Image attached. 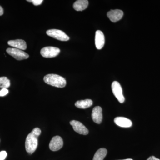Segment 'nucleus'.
I'll list each match as a JSON object with an SVG mask.
<instances>
[{"mask_svg": "<svg viewBox=\"0 0 160 160\" xmlns=\"http://www.w3.org/2000/svg\"><path fill=\"white\" fill-rule=\"evenodd\" d=\"M92 104H93V102L92 100L87 99L78 101L75 103V105L78 108L85 109L92 106Z\"/></svg>", "mask_w": 160, "mask_h": 160, "instance_id": "obj_15", "label": "nucleus"}, {"mask_svg": "<svg viewBox=\"0 0 160 160\" xmlns=\"http://www.w3.org/2000/svg\"><path fill=\"white\" fill-rule=\"evenodd\" d=\"M112 92L117 99L121 103L124 102L125 98L123 96L122 89L120 83L117 81H114L112 84Z\"/></svg>", "mask_w": 160, "mask_h": 160, "instance_id": "obj_5", "label": "nucleus"}, {"mask_svg": "<svg viewBox=\"0 0 160 160\" xmlns=\"http://www.w3.org/2000/svg\"><path fill=\"white\" fill-rule=\"evenodd\" d=\"M44 81L46 84L58 88H64L66 85L65 78L58 74L46 75L44 77Z\"/></svg>", "mask_w": 160, "mask_h": 160, "instance_id": "obj_2", "label": "nucleus"}, {"mask_svg": "<svg viewBox=\"0 0 160 160\" xmlns=\"http://www.w3.org/2000/svg\"><path fill=\"white\" fill-rule=\"evenodd\" d=\"M7 153L6 151H2L0 152V160H4L7 157Z\"/></svg>", "mask_w": 160, "mask_h": 160, "instance_id": "obj_20", "label": "nucleus"}, {"mask_svg": "<svg viewBox=\"0 0 160 160\" xmlns=\"http://www.w3.org/2000/svg\"><path fill=\"white\" fill-rule=\"evenodd\" d=\"M63 146L62 138L59 136L52 138L49 144V149L52 151H58Z\"/></svg>", "mask_w": 160, "mask_h": 160, "instance_id": "obj_8", "label": "nucleus"}, {"mask_svg": "<svg viewBox=\"0 0 160 160\" xmlns=\"http://www.w3.org/2000/svg\"><path fill=\"white\" fill-rule=\"evenodd\" d=\"M92 118L94 122L101 124L102 121V110L100 106H96L92 109Z\"/></svg>", "mask_w": 160, "mask_h": 160, "instance_id": "obj_10", "label": "nucleus"}, {"mask_svg": "<svg viewBox=\"0 0 160 160\" xmlns=\"http://www.w3.org/2000/svg\"><path fill=\"white\" fill-rule=\"evenodd\" d=\"M60 49L57 47L49 46L44 47L41 50V54L43 57L52 58L57 56L59 54Z\"/></svg>", "mask_w": 160, "mask_h": 160, "instance_id": "obj_6", "label": "nucleus"}, {"mask_svg": "<svg viewBox=\"0 0 160 160\" xmlns=\"http://www.w3.org/2000/svg\"><path fill=\"white\" fill-rule=\"evenodd\" d=\"M147 160H160L159 159L156 158L155 157L152 156L150 157L147 159Z\"/></svg>", "mask_w": 160, "mask_h": 160, "instance_id": "obj_21", "label": "nucleus"}, {"mask_svg": "<svg viewBox=\"0 0 160 160\" xmlns=\"http://www.w3.org/2000/svg\"><path fill=\"white\" fill-rule=\"evenodd\" d=\"M107 153V149L105 148L99 149L95 153L92 160H103Z\"/></svg>", "mask_w": 160, "mask_h": 160, "instance_id": "obj_16", "label": "nucleus"}, {"mask_svg": "<svg viewBox=\"0 0 160 160\" xmlns=\"http://www.w3.org/2000/svg\"><path fill=\"white\" fill-rule=\"evenodd\" d=\"M7 53L17 60L26 59L29 57V54L21 49L16 48H9L6 49Z\"/></svg>", "mask_w": 160, "mask_h": 160, "instance_id": "obj_3", "label": "nucleus"}, {"mask_svg": "<svg viewBox=\"0 0 160 160\" xmlns=\"http://www.w3.org/2000/svg\"><path fill=\"white\" fill-rule=\"evenodd\" d=\"M114 122L118 126L123 128H129L132 126V122L131 120L126 118L121 117L116 118Z\"/></svg>", "mask_w": 160, "mask_h": 160, "instance_id": "obj_13", "label": "nucleus"}, {"mask_svg": "<svg viewBox=\"0 0 160 160\" xmlns=\"http://www.w3.org/2000/svg\"><path fill=\"white\" fill-rule=\"evenodd\" d=\"M8 44L9 46L14 48H16L22 50H26L27 48V45L26 42L22 39L10 40L8 41Z\"/></svg>", "mask_w": 160, "mask_h": 160, "instance_id": "obj_12", "label": "nucleus"}, {"mask_svg": "<svg viewBox=\"0 0 160 160\" xmlns=\"http://www.w3.org/2000/svg\"><path fill=\"white\" fill-rule=\"evenodd\" d=\"M70 124L72 126L73 130L80 134L86 135L89 133V130L82 123L76 120L70 121Z\"/></svg>", "mask_w": 160, "mask_h": 160, "instance_id": "obj_7", "label": "nucleus"}, {"mask_svg": "<svg viewBox=\"0 0 160 160\" xmlns=\"http://www.w3.org/2000/svg\"><path fill=\"white\" fill-rule=\"evenodd\" d=\"M105 36L101 30H97L96 32L95 42L97 49H101L104 47L105 44Z\"/></svg>", "mask_w": 160, "mask_h": 160, "instance_id": "obj_11", "label": "nucleus"}, {"mask_svg": "<svg viewBox=\"0 0 160 160\" xmlns=\"http://www.w3.org/2000/svg\"><path fill=\"white\" fill-rule=\"evenodd\" d=\"M10 86V80L6 77H0V88L2 89L9 88Z\"/></svg>", "mask_w": 160, "mask_h": 160, "instance_id": "obj_17", "label": "nucleus"}, {"mask_svg": "<svg viewBox=\"0 0 160 160\" xmlns=\"http://www.w3.org/2000/svg\"><path fill=\"white\" fill-rule=\"evenodd\" d=\"M88 5L89 2L87 0H78L73 4V7L76 11H82L86 9Z\"/></svg>", "mask_w": 160, "mask_h": 160, "instance_id": "obj_14", "label": "nucleus"}, {"mask_svg": "<svg viewBox=\"0 0 160 160\" xmlns=\"http://www.w3.org/2000/svg\"><path fill=\"white\" fill-rule=\"evenodd\" d=\"M9 93V90L7 89L4 88L0 90V97H4Z\"/></svg>", "mask_w": 160, "mask_h": 160, "instance_id": "obj_19", "label": "nucleus"}, {"mask_svg": "<svg viewBox=\"0 0 160 160\" xmlns=\"http://www.w3.org/2000/svg\"><path fill=\"white\" fill-rule=\"evenodd\" d=\"M3 13H4V10H3L2 7L0 6V16L2 15Z\"/></svg>", "mask_w": 160, "mask_h": 160, "instance_id": "obj_22", "label": "nucleus"}, {"mask_svg": "<svg viewBox=\"0 0 160 160\" xmlns=\"http://www.w3.org/2000/svg\"><path fill=\"white\" fill-rule=\"evenodd\" d=\"M123 12L120 9L111 10L108 12L107 15L110 21L112 22H116L123 17Z\"/></svg>", "mask_w": 160, "mask_h": 160, "instance_id": "obj_9", "label": "nucleus"}, {"mask_svg": "<svg viewBox=\"0 0 160 160\" xmlns=\"http://www.w3.org/2000/svg\"><path fill=\"white\" fill-rule=\"evenodd\" d=\"M29 2H32L34 6H37L41 5L43 2V0H31V1H27Z\"/></svg>", "mask_w": 160, "mask_h": 160, "instance_id": "obj_18", "label": "nucleus"}, {"mask_svg": "<svg viewBox=\"0 0 160 160\" xmlns=\"http://www.w3.org/2000/svg\"><path fill=\"white\" fill-rule=\"evenodd\" d=\"M120 160H133L132 159H131V158H128V159H126Z\"/></svg>", "mask_w": 160, "mask_h": 160, "instance_id": "obj_23", "label": "nucleus"}, {"mask_svg": "<svg viewBox=\"0 0 160 160\" xmlns=\"http://www.w3.org/2000/svg\"><path fill=\"white\" fill-rule=\"evenodd\" d=\"M46 33L49 36L61 41H67L69 39V37L64 32L56 29L47 30Z\"/></svg>", "mask_w": 160, "mask_h": 160, "instance_id": "obj_4", "label": "nucleus"}, {"mask_svg": "<svg viewBox=\"0 0 160 160\" xmlns=\"http://www.w3.org/2000/svg\"><path fill=\"white\" fill-rule=\"evenodd\" d=\"M41 133L39 128H34L27 136L25 142L26 151L31 154L36 150L38 146V137Z\"/></svg>", "mask_w": 160, "mask_h": 160, "instance_id": "obj_1", "label": "nucleus"}]
</instances>
